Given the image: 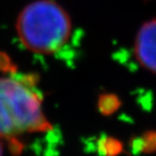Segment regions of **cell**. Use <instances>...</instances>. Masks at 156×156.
I'll return each instance as SVG.
<instances>
[{"label":"cell","instance_id":"1","mask_svg":"<svg viewBox=\"0 0 156 156\" xmlns=\"http://www.w3.org/2000/svg\"><path fill=\"white\" fill-rule=\"evenodd\" d=\"M50 129L34 78L0 76V137L14 140L23 134Z\"/></svg>","mask_w":156,"mask_h":156},{"label":"cell","instance_id":"2","mask_svg":"<svg viewBox=\"0 0 156 156\" xmlns=\"http://www.w3.org/2000/svg\"><path fill=\"white\" fill-rule=\"evenodd\" d=\"M18 39L37 54H54L66 45L72 33L68 12L53 0H38L20 11L16 21Z\"/></svg>","mask_w":156,"mask_h":156},{"label":"cell","instance_id":"3","mask_svg":"<svg viewBox=\"0 0 156 156\" xmlns=\"http://www.w3.org/2000/svg\"><path fill=\"white\" fill-rule=\"evenodd\" d=\"M134 53L142 67L156 74V18L140 27L135 40Z\"/></svg>","mask_w":156,"mask_h":156},{"label":"cell","instance_id":"4","mask_svg":"<svg viewBox=\"0 0 156 156\" xmlns=\"http://www.w3.org/2000/svg\"><path fill=\"white\" fill-rule=\"evenodd\" d=\"M121 102L117 96L114 94H104L99 98L98 101V108L101 114L111 115L118 110Z\"/></svg>","mask_w":156,"mask_h":156},{"label":"cell","instance_id":"5","mask_svg":"<svg viewBox=\"0 0 156 156\" xmlns=\"http://www.w3.org/2000/svg\"><path fill=\"white\" fill-rule=\"evenodd\" d=\"M99 149L105 156H115L122 151V144L118 140L113 138H105L101 142Z\"/></svg>","mask_w":156,"mask_h":156},{"label":"cell","instance_id":"6","mask_svg":"<svg viewBox=\"0 0 156 156\" xmlns=\"http://www.w3.org/2000/svg\"><path fill=\"white\" fill-rule=\"evenodd\" d=\"M140 142H141V149L144 151H154L156 149V133H146L140 139Z\"/></svg>","mask_w":156,"mask_h":156},{"label":"cell","instance_id":"7","mask_svg":"<svg viewBox=\"0 0 156 156\" xmlns=\"http://www.w3.org/2000/svg\"><path fill=\"white\" fill-rule=\"evenodd\" d=\"M3 155V144H2V138L0 137V156Z\"/></svg>","mask_w":156,"mask_h":156}]
</instances>
